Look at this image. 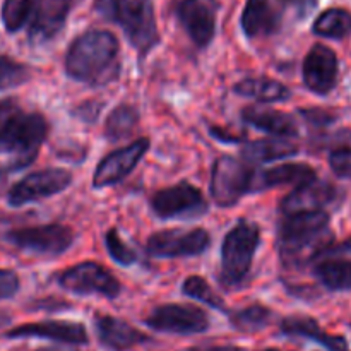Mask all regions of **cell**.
I'll use <instances>...</instances> for the list:
<instances>
[{
  "instance_id": "1",
  "label": "cell",
  "mask_w": 351,
  "mask_h": 351,
  "mask_svg": "<svg viewBox=\"0 0 351 351\" xmlns=\"http://www.w3.org/2000/svg\"><path fill=\"white\" fill-rule=\"evenodd\" d=\"M119 40L105 29H89L75 38L65 55L69 77L86 84H106L120 72Z\"/></svg>"
},
{
  "instance_id": "2",
  "label": "cell",
  "mask_w": 351,
  "mask_h": 351,
  "mask_svg": "<svg viewBox=\"0 0 351 351\" xmlns=\"http://www.w3.org/2000/svg\"><path fill=\"white\" fill-rule=\"evenodd\" d=\"M48 122L41 113L7 108L0 113V153L16 154L27 165L47 139Z\"/></svg>"
},
{
  "instance_id": "3",
  "label": "cell",
  "mask_w": 351,
  "mask_h": 351,
  "mask_svg": "<svg viewBox=\"0 0 351 351\" xmlns=\"http://www.w3.org/2000/svg\"><path fill=\"white\" fill-rule=\"evenodd\" d=\"M96 7L120 24L130 45L141 55H146L160 43L156 16L149 0H98Z\"/></svg>"
},
{
  "instance_id": "4",
  "label": "cell",
  "mask_w": 351,
  "mask_h": 351,
  "mask_svg": "<svg viewBox=\"0 0 351 351\" xmlns=\"http://www.w3.org/2000/svg\"><path fill=\"white\" fill-rule=\"evenodd\" d=\"M259 240V226L249 219H240L226 233L221 245V283L226 288H235L245 281Z\"/></svg>"
},
{
  "instance_id": "5",
  "label": "cell",
  "mask_w": 351,
  "mask_h": 351,
  "mask_svg": "<svg viewBox=\"0 0 351 351\" xmlns=\"http://www.w3.org/2000/svg\"><path fill=\"white\" fill-rule=\"evenodd\" d=\"M329 225L326 211L297 213L285 216L280 226V250L283 259L293 261L319 242Z\"/></svg>"
},
{
  "instance_id": "6",
  "label": "cell",
  "mask_w": 351,
  "mask_h": 351,
  "mask_svg": "<svg viewBox=\"0 0 351 351\" xmlns=\"http://www.w3.org/2000/svg\"><path fill=\"white\" fill-rule=\"evenodd\" d=\"M256 171L247 161L221 156L213 165L211 195L221 208L235 206L247 192L254 191Z\"/></svg>"
},
{
  "instance_id": "7",
  "label": "cell",
  "mask_w": 351,
  "mask_h": 351,
  "mask_svg": "<svg viewBox=\"0 0 351 351\" xmlns=\"http://www.w3.org/2000/svg\"><path fill=\"white\" fill-rule=\"evenodd\" d=\"M151 209L161 219H194L208 211L204 195L197 187L180 182L173 187L163 189L151 195Z\"/></svg>"
},
{
  "instance_id": "8",
  "label": "cell",
  "mask_w": 351,
  "mask_h": 351,
  "mask_svg": "<svg viewBox=\"0 0 351 351\" xmlns=\"http://www.w3.org/2000/svg\"><path fill=\"white\" fill-rule=\"evenodd\" d=\"M71 184V171L64 170V168H45V170L33 171L23 180L17 182L16 185H12L7 194V202L14 208H21V206L60 194Z\"/></svg>"
},
{
  "instance_id": "9",
  "label": "cell",
  "mask_w": 351,
  "mask_h": 351,
  "mask_svg": "<svg viewBox=\"0 0 351 351\" xmlns=\"http://www.w3.org/2000/svg\"><path fill=\"white\" fill-rule=\"evenodd\" d=\"M58 285L77 295H101L106 298H117L120 293V283L117 278L108 269L91 261L75 264L60 273Z\"/></svg>"
},
{
  "instance_id": "10",
  "label": "cell",
  "mask_w": 351,
  "mask_h": 351,
  "mask_svg": "<svg viewBox=\"0 0 351 351\" xmlns=\"http://www.w3.org/2000/svg\"><path fill=\"white\" fill-rule=\"evenodd\" d=\"M7 239L21 250L53 257L69 250L74 242V232L64 225H41L14 230L7 235Z\"/></svg>"
},
{
  "instance_id": "11",
  "label": "cell",
  "mask_w": 351,
  "mask_h": 351,
  "mask_svg": "<svg viewBox=\"0 0 351 351\" xmlns=\"http://www.w3.org/2000/svg\"><path fill=\"white\" fill-rule=\"evenodd\" d=\"M154 331L170 335H199L208 331L209 317L202 308L187 304H167L154 308L146 317Z\"/></svg>"
},
{
  "instance_id": "12",
  "label": "cell",
  "mask_w": 351,
  "mask_h": 351,
  "mask_svg": "<svg viewBox=\"0 0 351 351\" xmlns=\"http://www.w3.org/2000/svg\"><path fill=\"white\" fill-rule=\"evenodd\" d=\"M211 237L202 228L161 230L147 239V252L153 257H192L204 252Z\"/></svg>"
},
{
  "instance_id": "13",
  "label": "cell",
  "mask_w": 351,
  "mask_h": 351,
  "mask_svg": "<svg viewBox=\"0 0 351 351\" xmlns=\"http://www.w3.org/2000/svg\"><path fill=\"white\" fill-rule=\"evenodd\" d=\"M218 0H180L175 14L192 43L199 48L208 47L216 33Z\"/></svg>"
},
{
  "instance_id": "14",
  "label": "cell",
  "mask_w": 351,
  "mask_h": 351,
  "mask_svg": "<svg viewBox=\"0 0 351 351\" xmlns=\"http://www.w3.org/2000/svg\"><path fill=\"white\" fill-rule=\"evenodd\" d=\"M147 149H149V139L141 137L129 146L110 153L96 167L95 175H93V187L103 189L122 182L143 160Z\"/></svg>"
},
{
  "instance_id": "15",
  "label": "cell",
  "mask_w": 351,
  "mask_h": 351,
  "mask_svg": "<svg viewBox=\"0 0 351 351\" xmlns=\"http://www.w3.org/2000/svg\"><path fill=\"white\" fill-rule=\"evenodd\" d=\"M304 82L311 91L328 95L338 79V57L326 45H314L304 60Z\"/></svg>"
},
{
  "instance_id": "16",
  "label": "cell",
  "mask_w": 351,
  "mask_h": 351,
  "mask_svg": "<svg viewBox=\"0 0 351 351\" xmlns=\"http://www.w3.org/2000/svg\"><path fill=\"white\" fill-rule=\"evenodd\" d=\"M7 338H43L51 341L65 343V345H86L89 336L86 328L79 322L69 321H43L24 324L7 332Z\"/></svg>"
},
{
  "instance_id": "17",
  "label": "cell",
  "mask_w": 351,
  "mask_h": 351,
  "mask_svg": "<svg viewBox=\"0 0 351 351\" xmlns=\"http://www.w3.org/2000/svg\"><path fill=\"white\" fill-rule=\"evenodd\" d=\"M75 2L77 0H36L29 36L34 41H47L57 36Z\"/></svg>"
},
{
  "instance_id": "18",
  "label": "cell",
  "mask_w": 351,
  "mask_h": 351,
  "mask_svg": "<svg viewBox=\"0 0 351 351\" xmlns=\"http://www.w3.org/2000/svg\"><path fill=\"white\" fill-rule=\"evenodd\" d=\"M336 199V189L331 184L319 182L317 178L308 184L298 185L293 192L287 195L281 202V211L285 216L297 213L322 211V208L331 204Z\"/></svg>"
},
{
  "instance_id": "19",
  "label": "cell",
  "mask_w": 351,
  "mask_h": 351,
  "mask_svg": "<svg viewBox=\"0 0 351 351\" xmlns=\"http://www.w3.org/2000/svg\"><path fill=\"white\" fill-rule=\"evenodd\" d=\"M95 326L99 341L113 351L130 350L149 339L139 329L132 328L129 322L113 315H96Z\"/></svg>"
},
{
  "instance_id": "20",
  "label": "cell",
  "mask_w": 351,
  "mask_h": 351,
  "mask_svg": "<svg viewBox=\"0 0 351 351\" xmlns=\"http://www.w3.org/2000/svg\"><path fill=\"white\" fill-rule=\"evenodd\" d=\"M280 12L271 0H247L242 14V29L249 38L269 36L280 27Z\"/></svg>"
},
{
  "instance_id": "21",
  "label": "cell",
  "mask_w": 351,
  "mask_h": 351,
  "mask_svg": "<svg viewBox=\"0 0 351 351\" xmlns=\"http://www.w3.org/2000/svg\"><path fill=\"white\" fill-rule=\"evenodd\" d=\"M243 120L259 130L273 136L288 139L298 136V125L295 119L280 110L264 108V106H247L242 113Z\"/></svg>"
},
{
  "instance_id": "22",
  "label": "cell",
  "mask_w": 351,
  "mask_h": 351,
  "mask_svg": "<svg viewBox=\"0 0 351 351\" xmlns=\"http://www.w3.org/2000/svg\"><path fill=\"white\" fill-rule=\"evenodd\" d=\"M315 180V170L305 163H283L256 173L254 191L280 187V185H304Z\"/></svg>"
},
{
  "instance_id": "23",
  "label": "cell",
  "mask_w": 351,
  "mask_h": 351,
  "mask_svg": "<svg viewBox=\"0 0 351 351\" xmlns=\"http://www.w3.org/2000/svg\"><path fill=\"white\" fill-rule=\"evenodd\" d=\"M281 331L288 336H300L308 338L315 343H321L329 351H348V343L341 336L328 335L321 329V326L311 317L304 315H291L281 322Z\"/></svg>"
},
{
  "instance_id": "24",
  "label": "cell",
  "mask_w": 351,
  "mask_h": 351,
  "mask_svg": "<svg viewBox=\"0 0 351 351\" xmlns=\"http://www.w3.org/2000/svg\"><path fill=\"white\" fill-rule=\"evenodd\" d=\"M298 153L297 144L287 139H259L245 144L242 149L245 161L250 163H269V161L285 160Z\"/></svg>"
},
{
  "instance_id": "25",
  "label": "cell",
  "mask_w": 351,
  "mask_h": 351,
  "mask_svg": "<svg viewBox=\"0 0 351 351\" xmlns=\"http://www.w3.org/2000/svg\"><path fill=\"white\" fill-rule=\"evenodd\" d=\"M235 93L247 96V98H254L259 103H276L283 101L290 96V91L285 84L280 81L267 77H257V79H245L240 81L235 86Z\"/></svg>"
},
{
  "instance_id": "26",
  "label": "cell",
  "mask_w": 351,
  "mask_h": 351,
  "mask_svg": "<svg viewBox=\"0 0 351 351\" xmlns=\"http://www.w3.org/2000/svg\"><path fill=\"white\" fill-rule=\"evenodd\" d=\"M315 276L328 290H351V261L328 259L315 266Z\"/></svg>"
},
{
  "instance_id": "27",
  "label": "cell",
  "mask_w": 351,
  "mask_h": 351,
  "mask_svg": "<svg viewBox=\"0 0 351 351\" xmlns=\"http://www.w3.org/2000/svg\"><path fill=\"white\" fill-rule=\"evenodd\" d=\"M137 123H139V112L130 105H119L106 119L105 134L108 141L117 143L132 136L134 130L137 129Z\"/></svg>"
},
{
  "instance_id": "28",
  "label": "cell",
  "mask_w": 351,
  "mask_h": 351,
  "mask_svg": "<svg viewBox=\"0 0 351 351\" xmlns=\"http://www.w3.org/2000/svg\"><path fill=\"white\" fill-rule=\"evenodd\" d=\"M314 33L324 38H341L348 36L351 33V14L345 9H328L315 19Z\"/></svg>"
},
{
  "instance_id": "29",
  "label": "cell",
  "mask_w": 351,
  "mask_h": 351,
  "mask_svg": "<svg viewBox=\"0 0 351 351\" xmlns=\"http://www.w3.org/2000/svg\"><path fill=\"white\" fill-rule=\"evenodd\" d=\"M232 324L235 326L239 331L243 332H256L266 328L271 321V311L261 304H254L250 307L237 311L230 315Z\"/></svg>"
},
{
  "instance_id": "30",
  "label": "cell",
  "mask_w": 351,
  "mask_h": 351,
  "mask_svg": "<svg viewBox=\"0 0 351 351\" xmlns=\"http://www.w3.org/2000/svg\"><path fill=\"white\" fill-rule=\"evenodd\" d=\"M36 0H3L2 23L9 33L23 29L34 10Z\"/></svg>"
},
{
  "instance_id": "31",
  "label": "cell",
  "mask_w": 351,
  "mask_h": 351,
  "mask_svg": "<svg viewBox=\"0 0 351 351\" xmlns=\"http://www.w3.org/2000/svg\"><path fill=\"white\" fill-rule=\"evenodd\" d=\"M31 71L9 57H0V91H9L29 81Z\"/></svg>"
},
{
  "instance_id": "32",
  "label": "cell",
  "mask_w": 351,
  "mask_h": 351,
  "mask_svg": "<svg viewBox=\"0 0 351 351\" xmlns=\"http://www.w3.org/2000/svg\"><path fill=\"white\" fill-rule=\"evenodd\" d=\"M182 291L187 297L195 298V300H201L204 304L211 305L215 308H225L221 298L213 291V288L209 287V283L206 280H202L201 276H191L184 281V287Z\"/></svg>"
},
{
  "instance_id": "33",
  "label": "cell",
  "mask_w": 351,
  "mask_h": 351,
  "mask_svg": "<svg viewBox=\"0 0 351 351\" xmlns=\"http://www.w3.org/2000/svg\"><path fill=\"white\" fill-rule=\"evenodd\" d=\"M105 243H106V250H108L110 257H112L115 263L122 264V266H130L137 261L136 252L120 239V235L117 233L115 228L110 230L108 233L105 235Z\"/></svg>"
},
{
  "instance_id": "34",
  "label": "cell",
  "mask_w": 351,
  "mask_h": 351,
  "mask_svg": "<svg viewBox=\"0 0 351 351\" xmlns=\"http://www.w3.org/2000/svg\"><path fill=\"white\" fill-rule=\"evenodd\" d=\"M329 163L336 175L351 180V147H338L332 151Z\"/></svg>"
},
{
  "instance_id": "35",
  "label": "cell",
  "mask_w": 351,
  "mask_h": 351,
  "mask_svg": "<svg viewBox=\"0 0 351 351\" xmlns=\"http://www.w3.org/2000/svg\"><path fill=\"white\" fill-rule=\"evenodd\" d=\"M19 291V278L14 271L0 269V300L14 297Z\"/></svg>"
},
{
  "instance_id": "36",
  "label": "cell",
  "mask_w": 351,
  "mask_h": 351,
  "mask_svg": "<svg viewBox=\"0 0 351 351\" xmlns=\"http://www.w3.org/2000/svg\"><path fill=\"white\" fill-rule=\"evenodd\" d=\"M191 351H245L239 346H208V348H194Z\"/></svg>"
},
{
  "instance_id": "37",
  "label": "cell",
  "mask_w": 351,
  "mask_h": 351,
  "mask_svg": "<svg viewBox=\"0 0 351 351\" xmlns=\"http://www.w3.org/2000/svg\"><path fill=\"white\" fill-rule=\"evenodd\" d=\"M10 321H12V319H10V315H7V312L0 311V328H5V326H9Z\"/></svg>"
},
{
  "instance_id": "38",
  "label": "cell",
  "mask_w": 351,
  "mask_h": 351,
  "mask_svg": "<svg viewBox=\"0 0 351 351\" xmlns=\"http://www.w3.org/2000/svg\"><path fill=\"white\" fill-rule=\"evenodd\" d=\"M40 351H64V350H55V348H45V350H40Z\"/></svg>"
},
{
  "instance_id": "39",
  "label": "cell",
  "mask_w": 351,
  "mask_h": 351,
  "mask_svg": "<svg viewBox=\"0 0 351 351\" xmlns=\"http://www.w3.org/2000/svg\"><path fill=\"white\" fill-rule=\"evenodd\" d=\"M0 178H2V170H0Z\"/></svg>"
},
{
  "instance_id": "40",
  "label": "cell",
  "mask_w": 351,
  "mask_h": 351,
  "mask_svg": "<svg viewBox=\"0 0 351 351\" xmlns=\"http://www.w3.org/2000/svg\"><path fill=\"white\" fill-rule=\"evenodd\" d=\"M267 351H276V350H267Z\"/></svg>"
}]
</instances>
